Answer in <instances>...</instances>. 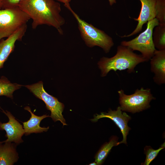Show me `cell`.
<instances>
[{"mask_svg":"<svg viewBox=\"0 0 165 165\" xmlns=\"http://www.w3.org/2000/svg\"><path fill=\"white\" fill-rule=\"evenodd\" d=\"M18 6L32 19L33 29L46 25L63 34L61 28L65 20L61 14V5L55 0H22Z\"/></svg>","mask_w":165,"mask_h":165,"instance_id":"obj_1","label":"cell"},{"mask_svg":"<svg viewBox=\"0 0 165 165\" xmlns=\"http://www.w3.org/2000/svg\"><path fill=\"white\" fill-rule=\"evenodd\" d=\"M147 61L141 56L134 53L129 48L118 46L116 54L113 57H103L98 63L102 76H106L111 71H116L127 69L129 73L134 71L136 66L139 63Z\"/></svg>","mask_w":165,"mask_h":165,"instance_id":"obj_2","label":"cell"},{"mask_svg":"<svg viewBox=\"0 0 165 165\" xmlns=\"http://www.w3.org/2000/svg\"><path fill=\"white\" fill-rule=\"evenodd\" d=\"M68 9L76 19L81 36L86 45L89 47L98 46L105 53H108L114 44L112 38L104 31L81 18L71 7Z\"/></svg>","mask_w":165,"mask_h":165,"instance_id":"obj_3","label":"cell"},{"mask_svg":"<svg viewBox=\"0 0 165 165\" xmlns=\"http://www.w3.org/2000/svg\"><path fill=\"white\" fill-rule=\"evenodd\" d=\"M29 16L18 6L0 9V41L8 38L30 19Z\"/></svg>","mask_w":165,"mask_h":165,"instance_id":"obj_4","label":"cell"},{"mask_svg":"<svg viewBox=\"0 0 165 165\" xmlns=\"http://www.w3.org/2000/svg\"><path fill=\"white\" fill-rule=\"evenodd\" d=\"M159 23L156 18L148 21L146 29L144 31L131 40L122 41L121 45L127 47L133 51H139L147 61H149L153 56L156 50L153 42L152 35L153 29Z\"/></svg>","mask_w":165,"mask_h":165,"instance_id":"obj_5","label":"cell"},{"mask_svg":"<svg viewBox=\"0 0 165 165\" xmlns=\"http://www.w3.org/2000/svg\"><path fill=\"white\" fill-rule=\"evenodd\" d=\"M118 92L121 110L132 113L139 112L149 108L150 102L155 99L149 88L144 89L141 87L130 95L126 94L122 90Z\"/></svg>","mask_w":165,"mask_h":165,"instance_id":"obj_6","label":"cell"},{"mask_svg":"<svg viewBox=\"0 0 165 165\" xmlns=\"http://www.w3.org/2000/svg\"><path fill=\"white\" fill-rule=\"evenodd\" d=\"M24 86L45 103L46 108L51 112L50 117L54 122L59 121L63 126L67 125L62 114L64 107V104L59 101L57 98L46 92L44 89L42 81Z\"/></svg>","mask_w":165,"mask_h":165,"instance_id":"obj_7","label":"cell"},{"mask_svg":"<svg viewBox=\"0 0 165 165\" xmlns=\"http://www.w3.org/2000/svg\"><path fill=\"white\" fill-rule=\"evenodd\" d=\"M122 111L120 106H118L116 110L110 109L108 112H101L99 114L95 115L94 118L91 119L92 121L95 122L103 118H108L112 120L119 128L123 135V140L118 142L119 145L121 143L127 144V137L131 129L128 125V123L131 119V117Z\"/></svg>","mask_w":165,"mask_h":165,"instance_id":"obj_8","label":"cell"},{"mask_svg":"<svg viewBox=\"0 0 165 165\" xmlns=\"http://www.w3.org/2000/svg\"><path fill=\"white\" fill-rule=\"evenodd\" d=\"M0 108L9 119V121L6 123L0 122V130H5L6 132L5 136L7 139L4 141L13 142L17 145L23 142L22 137L25 132L22 126L10 112Z\"/></svg>","mask_w":165,"mask_h":165,"instance_id":"obj_9","label":"cell"},{"mask_svg":"<svg viewBox=\"0 0 165 165\" xmlns=\"http://www.w3.org/2000/svg\"><path fill=\"white\" fill-rule=\"evenodd\" d=\"M27 24L17 30L5 40L0 41V69L4 67V64L10 54L14 51L15 44L17 41H21L26 31Z\"/></svg>","mask_w":165,"mask_h":165,"instance_id":"obj_10","label":"cell"},{"mask_svg":"<svg viewBox=\"0 0 165 165\" xmlns=\"http://www.w3.org/2000/svg\"><path fill=\"white\" fill-rule=\"evenodd\" d=\"M141 8L138 17L134 19L138 22L137 27L130 34L121 36L122 38L129 37L135 35L141 31L143 25L148 21L155 18V7L156 0H139Z\"/></svg>","mask_w":165,"mask_h":165,"instance_id":"obj_11","label":"cell"},{"mask_svg":"<svg viewBox=\"0 0 165 165\" xmlns=\"http://www.w3.org/2000/svg\"><path fill=\"white\" fill-rule=\"evenodd\" d=\"M150 60L151 70L154 82L160 85L165 83V50H156Z\"/></svg>","mask_w":165,"mask_h":165,"instance_id":"obj_12","label":"cell"},{"mask_svg":"<svg viewBox=\"0 0 165 165\" xmlns=\"http://www.w3.org/2000/svg\"><path fill=\"white\" fill-rule=\"evenodd\" d=\"M15 143L4 142L0 145V165H13L19 159Z\"/></svg>","mask_w":165,"mask_h":165,"instance_id":"obj_13","label":"cell"},{"mask_svg":"<svg viewBox=\"0 0 165 165\" xmlns=\"http://www.w3.org/2000/svg\"><path fill=\"white\" fill-rule=\"evenodd\" d=\"M24 109L28 111L31 114V117L28 120L22 122L25 135H29L32 133H41L47 131L49 128V127H41L40 126V124L44 119L50 117V116L46 115L41 116H37L31 112L30 108L29 106L25 107Z\"/></svg>","mask_w":165,"mask_h":165,"instance_id":"obj_14","label":"cell"},{"mask_svg":"<svg viewBox=\"0 0 165 165\" xmlns=\"http://www.w3.org/2000/svg\"><path fill=\"white\" fill-rule=\"evenodd\" d=\"M118 138L116 136L111 137L109 142H106L102 145L96 154L95 161L97 165H101L104 162L112 148L118 145Z\"/></svg>","mask_w":165,"mask_h":165,"instance_id":"obj_15","label":"cell"},{"mask_svg":"<svg viewBox=\"0 0 165 165\" xmlns=\"http://www.w3.org/2000/svg\"><path fill=\"white\" fill-rule=\"evenodd\" d=\"M22 85L11 82L4 76L0 78V96H5L13 99V94L16 90L20 88Z\"/></svg>","mask_w":165,"mask_h":165,"instance_id":"obj_16","label":"cell"},{"mask_svg":"<svg viewBox=\"0 0 165 165\" xmlns=\"http://www.w3.org/2000/svg\"><path fill=\"white\" fill-rule=\"evenodd\" d=\"M155 28L152 35L154 46L159 50H165V24H159Z\"/></svg>","mask_w":165,"mask_h":165,"instance_id":"obj_17","label":"cell"},{"mask_svg":"<svg viewBox=\"0 0 165 165\" xmlns=\"http://www.w3.org/2000/svg\"><path fill=\"white\" fill-rule=\"evenodd\" d=\"M164 148V143L157 149H153L150 146H146L144 149V153L146 155V159L145 162L141 163V165H149L157 156L160 152Z\"/></svg>","mask_w":165,"mask_h":165,"instance_id":"obj_18","label":"cell"},{"mask_svg":"<svg viewBox=\"0 0 165 165\" xmlns=\"http://www.w3.org/2000/svg\"><path fill=\"white\" fill-rule=\"evenodd\" d=\"M156 17L159 24H165V0H156Z\"/></svg>","mask_w":165,"mask_h":165,"instance_id":"obj_19","label":"cell"},{"mask_svg":"<svg viewBox=\"0 0 165 165\" xmlns=\"http://www.w3.org/2000/svg\"><path fill=\"white\" fill-rule=\"evenodd\" d=\"M22 0H3L2 9H6L18 6Z\"/></svg>","mask_w":165,"mask_h":165,"instance_id":"obj_20","label":"cell"},{"mask_svg":"<svg viewBox=\"0 0 165 165\" xmlns=\"http://www.w3.org/2000/svg\"><path fill=\"white\" fill-rule=\"evenodd\" d=\"M57 1L61 2L63 3L64 4V6L67 8L70 6L69 2L71 1V0H55Z\"/></svg>","mask_w":165,"mask_h":165,"instance_id":"obj_21","label":"cell"},{"mask_svg":"<svg viewBox=\"0 0 165 165\" xmlns=\"http://www.w3.org/2000/svg\"><path fill=\"white\" fill-rule=\"evenodd\" d=\"M109 4L110 6L112 5L113 4L116 3V0H108Z\"/></svg>","mask_w":165,"mask_h":165,"instance_id":"obj_22","label":"cell"},{"mask_svg":"<svg viewBox=\"0 0 165 165\" xmlns=\"http://www.w3.org/2000/svg\"><path fill=\"white\" fill-rule=\"evenodd\" d=\"M3 0H0V9H2Z\"/></svg>","mask_w":165,"mask_h":165,"instance_id":"obj_23","label":"cell"},{"mask_svg":"<svg viewBox=\"0 0 165 165\" xmlns=\"http://www.w3.org/2000/svg\"><path fill=\"white\" fill-rule=\"evenodd\" d=\"M89 165H97L96 163L95 162H94L90 163Z\"/></svg>","mask_w":165,"mask_h":165,"instance_id":"obj_24","label":"cell"},{"mask_svg":"<svg viewBox=\"0 0 165 165\" xmlns=\"http://www.w3.org/2000/svg\"><path fill=\"white\" fill-rule=\"evenodd\" d=\"M4 142V141H0V145Z\"/></svg>","mask_w":165,"mask_h":165,"instance_id":"obj_25","label":"cell"}]
</instances>
